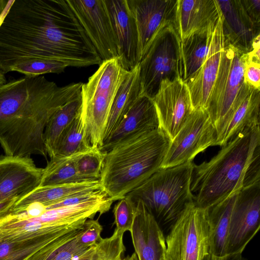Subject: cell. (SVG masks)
<instances>
[{
    "label": "cell",
    "instance_id": "7402d4cb",
    "mask_svg": "<svg viewBox=\"0 0 260 260\" xmlns=\"http://www.w3.org/2000/svg\"><path fill=\"white\" fill-rule=\"evenodd\" d=\"M220 14L217 0H177L173 25L182 40L216 23Z\"/></svg>",
    "mask_w": 260,
    "mask_h": 260
},
{
    "label": "cell",
    "instance_id": "ba28073f",
    "mask_svg": "<svg viewBox=\"0 0 260 260\" xmlns=\"http://www.w3.org/2000/svg\"><path fill=\"white\" fill-rule=\"evenodd\" d=\"M165 260H203L209 254L207 209L188 204L165 238Z\"/></svg>",
    "mask_w": 260,
    "mask_h": 260
},
{
    "label": "cell",
    "instance_id": "5b68a950",
    "mask_svg": "<svg viewBox=\"0 0 260 260\" xmlns=\"http://www.w3.org/2000/svg\"><path fill=\"white\" fill-rule=\"evenodd\" d=\"M193 165L191 161L160 168L127 196L134 202L141 201L159 224L171 225L194 202L190 188Z\"/></svg>",
    "mask_w": 260,
    "mask_h": 260
},
{
    "label": "cell",
    "instance_id": "7c38bea8",
    "mask_svg": "<svg viewBox=\"0 0 260 260\" xmlns=\"http://www.w3.org/2000/svg\"><path fill=\"white\" fill-rule=\"evenodd\" d=\"M260 182L241 190L232 213L226 254L242 253L259 230Z\"/></svg>",
    "mask_w": 260,
    "mask_h": 260
},
{
    "label": "cell",
    "instance_id": "9a60e30c",
    "mask_svg": "<svg viewBox=\"0 0 260 260\" xmlns=\"http://www.w3.org/2000/svg\"><path fill=\"white\" fill-rule=\"evenodd\" d=\"M43 169L30 156L0 155V203L26 195L40 184Z\"/></svg>",
    "mask_w": 260,
    "mask_h": 260
},
{
    "label": "cell",
    "instance_id": "6da1fadb",
    "mask_svg": "<svg viewBox=\"0 0 260 260\" xmlns=\"http://www.w3.org/2000/svg\"><path fill=\"white\" fill-rule=\"evenodd\" d=\"M39 60L68 67L102 60L67 0H14L0 27V69Z\"/></svg>",
    "mask_w": 260,
    "mask_h": 260
},
{
    "label": "cell",
    "instance_id": "ac0fdd59",
    "mask_svg": "<svg viewBox=\"0 0 260 260\" xmlns=\"http://www.w3.org/2000/svg\"><path fill=\"white\" fill-rule=\"evenodd\" d=\"M136 204L135 216L130 232L138 260H165V237L154 216L140 200Z\"/></svg>",
    "mask_w": 260,
    "mask_h": 260
},
{
    "label": "cell",
    "instance_id": "9c48e42d",
    "mask_svg": "<svg viewBox=\"0 0 260 260\" xmlns=\"http://www.w3.org/2000/svg\"><path fill=\"white\" fill-rule=\"evenodd\" d=\"M248 62L247 53L224 43L217 77L206 109L217 131V137L225 124L244 82L245 68Z\"/></svg>",
    "mask_w": 260,
    "mask_h": 260
},
{
    "label": "cell",
    "instance_id": "e0dca14e",
    "mask_svg": "<svg viewBox=\"0 0 260 260\" xmlns=\"http://www.w3.org/2000/svg\"><path fill=\"white\" fill-rule=\"evenodd\" d=\"M221 12L224 43L248 52L259 35L260 21L246 10L242 0L217 1Z\"/></svg>",
    "mask_w": 260,
    "mask_h": 260
},
{
    "label": "cell",
    "instance_id": "3957f363",
    "mask_svg": "<svg viewBox=\"0 0 260 260\" xmlns=\"http://www.w3.org/2000/svg\"><path fill=\"white\" fill-rule=\"evenodd\" d=\"M170 142L158 128L107 152L100 181L108 197L114 202L119 200L159 170Z\"/></svg>",
    "mask_w": 260,
    "mask_h": 260
},
{
    "label": "cell",
    "instance_id": "7bdbcfd3",
    "mask_svg": "<svg viewBox=\"0 0 260 260\" xmlns=\"http://www.w3.org/2000/svg\"><path fill=\"white\" fill-rule=\"evenodd\" d=\"M7 82L5 73L0 69V86Z\"/></svg>",
    "mask_w": 260,
    "mask_h": 260
},
{
    "label": "cell",
    "instance_id": "30bf717a",
    "mask_svg": "<svg viewBox=\"0 0 260 260\" xmlns=\"http://www.w3.org/2000/svg\"><path fill=\"white\" fill-rule=\"evenodd\" d=\"M217 131L206 110L192 111L175 138L170 141L161 168L192 161L207 148L215 146Z\"/></svg>",
    "mask_w": 260,
    "mask_h": 260
},
{
    "label": "cell",
    "instance_id": "4fadbf2b",
    "mask_svg": "<svg viewBox=\"0 0 260 260\" xmlns=\"http://www.w3.org/2000/svg\"><path fill=\"white\" fill-rule=\"evenodd\" d=\"M134 19L138 39V62L160 31L173 24L177 0H126Z\"/></svg>",
    "mask_w": 260,
    "mask_h": 260
},
{
    "label": "cell",
    "instance_id": "44dd1931",
    "mask_svg": "<svg viewBox=\"0 0 260 260\" xmlns=\"http://www.w3.org/2000/svg\"><path fill=\"white\" fill-rule=\"evenodd\" d=\"M44 76H24L0 86V131L7 125L31 99L50 83Z\"/></svg>",
    "mask_w": 260,
    "mask_h": 260
},
{
    "label": "cell",
    "instance_id": "d6986e66",
    "mask_svg": "<svg viewBox=\"0 0 260 260\" xmlns=\"http://www.w3.org/2000/svg\"><path fill=\"white\" fill-rule=\"evenodd\" d=\"M260 89L242 84L215 146H224L247 128L259 126Z\"/></svg>",
    "mask_w": 260,
    "mask_h": 260
},
{
    "label": "cell",
    "instance_id": "b9f144b4",
    "mask_svg": "<svg viewBox=\"0 0 260 260\" xmlns=\"http://www.w3.org/2000/svg\"><path fill=\"white\" fill-rule=\"evenodd\" d=\"M95 246L96 245L91 247L85 253L82 255L79 258L75 260H92L95 252Z\"/></svg>",
    "mask_w": 260,
    "mask_h": 260
},
{
    "label": "cell",
    "instance_id": "cb8c5ba5",
    "mask_svg": "<svg viewBox=\"0 0 260 260\" xmlns=\"http://www.w3.org/2000/svg\"><path fill=\"white\" fill-rule=\"evenodd\" d=\"M101 190L103 189L100 180L38 186L18 199L12 212L20 211L34 203L41 204L47 208L73 197Z\"/></svg>",
    "mask_w": 260,
    "mask_h": 260
},
{
    "label": "cell",
    "instance_id": "5bb4252c",
    "mask_svg": "<svg viewBox=\"0 0 260 260\" xmlns=\"http://www.w3.org/2000/svg\"><path fill=\"white\" fill-rule=\"evenodd\" d=\"M152 99L159 128L172 141L193 111L188 87L180 78L172 81L165 79Z\"/></svg>",
    "mask_w": 260,
    "mask_h": 260
},
{
    "label": "cell",
    "instance_id": "484cf974",
    "mask_svg": "<svg viewBox=\"0 0 260 260\" xmlns=\"http://www.w3.org/2000/svg\"><path fill=\"white\" fill-rule=\"evenodd\" d=\"M237 194L206 209L210 254L216 256L226 254L230 223Z\"/></svg>",
    "mask_w": 260,
    "mask_h": 260
},
{
    "label": "cell",
    "instance_id": "8fae6325",
    "mask_svg": "<svg viewBox=\"0 0 260 260\" xmlns=\"http://www.w3.org/2000/svg\"><path fill=\"white\" fill-rule=\"evenodd\" d=\"M102 61L120 57L107 0H67Z\"/></svg>",
    "mask_w": 260,
    "mask_h": 260
},
{
    "label": "cell",
    "instance_id": "4dcf8cb0",
    "mask_svg": "<svg viewBox=\"0 0 260 260\" xmlns=\"http://www.w3.org/2000/svg\"><path fill=\"white\" fill-rule=\"evenodd\" d=\"M91 147L80 112L60 135L54 156L69 157L85 152Z\"/></svg>",
    "mask_w": 260,
    "mask_h": 260
},
{
    "label": "cell",
    "instance_id": "8d00e7d4",
    "mask_svg": "<svg viewBox=\"0 0 260 260\" xmlns=\"http://www.w3.org/2000/svg\"><path fill=\"white\" fill-rule=\"evenodd\" d=\"M103 226L99 219H87L78 235V240L83 245L90 247L97 244L102 239Z\"/></svg>",
    "mask_w": 260,
    "mask_h": 260
},
{
    "label": "cell",
    "instance_id": "2e32d148",
    "mask_svg": "<svg viewBox=\"0 0 260 260\" xmlns=\"http://www.w3.org/2000/svg\"><path fill=\"white\" fill-rule=\"evenodd\" d=\"M224 47L221 14L215 27L208 53L200 68L185 83L189 91L193 110L207 109Z\"/></svg>",
    "mask_w": 260,
    "mask_h": 260
},
{
    "label": "cell",
    "instance_id": "f35d334b",
    "mask_svg": "<svg viewBox=\"0 0 260 260\" xmlns=\"http://www.w3.org/2000/svg\"><path fill=\"white\" fill-rule=\"evenodd\" d=\"M203 260H247L242 253L228 254L223 256H216L209 253Z\"/></svg>",
    "mask_w": 260,
    "mask_h": 260
},
{
    "label": "cell",
    "instance_id": "603a6c76",
    "mask_svg": "<svg viewBox=\"0 0 260 260\" xmlns=\"http://www.w3.org/2000/svg\"><path fill=\"white\" fill-rule=\"evenodd\" d=\"M120 46V59L131 70L138 63V39L134 19L126 0H107Z\"/></svg>",
    "mask_w": 260,
    "mask_h": 260
},
{
    "label": "cell",
    "instance_id": "60d3db41",
    "mask_svg": "<svg viewBox=\"0 0 260 260\" xmlns=\"http://www.w3.org/2000/svg\"><path fill=\"white\" fill-rule=\"evenodd\" d=\"M14 0H0V27Z\"/></svg>",
    "mask_w": 260,
    "mask_h": 260
},
{
    "label": "cell",
    "instance_id": "f546056e",
    "mask_svg": "<svg viewBox=\"0 0 260 260\" xmlns=\"http://www.w3.org/2000/svg\"><path fill=\"white\" fill-rule=\"evenodd\" d=\"M75 157V155L50 158L43 169L39 186L86 182L78 174Z\"/></svg>",
    "mask_w": 260,
    "mask_h": 260
},
{
    "label": "cell",
    "instance_id": "ee69618b",
    "mask_svg": "<svg viewBox=\"0 0 260 260\" xmlns=\"http://www.w3.org/2000/svg\"><path fill=\"white\" fill-rule=\"evenodd\" d=\"M122 260H138L136 253L134 252L131 255L122 258Z\"/></svg>",
    "mask_w": 260,
    "mask_h": 260
},
{
    "label": "cell",
    "instance_id": "74e56055",
    "mask_svg": "<svg viewBox=\"0 0 260 260\" xmlns=\"http://www.w3.org/2000/svg\"><path fill=\"white\" fill-rule=\"evenodd\" d=\"M244 81L260 89V62L251 61L246 64L244 73Z\"/></svg>",
    "mask_w": 260,
    "mask_h": 260
},
{
    "label": "cell",
    "instance_id": "1f68e13d",
    "mask_svg": "<svg viewBox=\"0 0 260 260\" xmlns=\"http://www.w3.org/2000/svg\"><path fill=\"white\" fill-rule=\"evenodd\" d=\"M106 155L99 147H93L76 154L75 166L79 175L85 181L100 180Z\"/></svg>",
    "mask_w": 260,
    "mask_h": 260
},
{
    "label": "cell",
    "instance_id": "ab89813d",
    "mask_svg": "<svg viewBox=\"0 0 260 260\" xmlns=\"http://www.w3.org/2000/svg\"><path fill=\"white\" fill-rule=\"evenodd\" d=\"M18 199V198L12 199L0 203V219L12 212Z\"/></svg>",
    "mask_w": 260,
    "mask_h": 260
},
{
    "label": "cell",
    "instance_id": "f1b7e54d",
    "mask_svg": "<svg viewBox=\"0 0 260 260\" xmlns=\"http://www.w3.org/2000/svg\"><path fill=\"white\" fill-rule=\"evenodd\" d=\"M81 106L80 95L62 106L48 122L44 133V140L47 154L50 158L54 156L60 135L79 114Z\"/></svg>",
    "mask_w": 260,
    "mask_h": 260
},
{
    "label": "cell",
    "instance_id": "836d02e7",
    "mask_svg": "<svg viewBox=\"0 0 260 260\" xmlns=\"http://www.w3.org/2000/svg\"><path fill=\"white\" fill-rule=\"evenodd\" d=\"M118 201L113 210L115 230L122 233L130 232L135 216L136 204L127 195Z\"/></svg>",
    "mask_w": 260,
    "mask_h": 260
},
{
    "label": "cell",
    "instance_id": "ffe728a7",
    "mask_svg": "<svg viewBox=\"0 0 260 260\" xmlns=\"http://www.w3.org/2000/svg\"><path fill=\"white\" fill-rule=\"evenodd\" d=\"M158 128L159 121L152 99L141 95L99 149L106 153L119 143Z\"/></svg>",
    "mask_w": 260,
    "mask_h": 260
},
{
    "label": "cell",
    "instance_id": "d4e9b609",
    "mask_svg": "<svg viewBox=\"0 0 260 260\" xmlns=\"http://www.w3.org/2000/svg\"><path fill=\"white\" fill-rule=\"evenodd\" d=\"M217 22L212 23L207 27L181 40L180 78L185 83L194 75L205 61Z\"/></svg>",
    "mask_w": 260,
    "mask_h": 260
},
{
    "label": "cell",
    "instance_id": "4316f807",
    "mask_svg": "<svg viewBox=\"0 0 260 260\" xmlns=\"http://www.w3.org/2000/svg\"><path fill=\"white\" fill-rule=\"evenodd\" d=\"M140 95L141 86L138 63L129 71L114 98L105 128L103 143L111 136Z\"/></svg>",
    "mask_w": 260,
    "mask_h": 260
},
{
    "label": "cell",
    "instance_id": "52a82bcc",
    "mask_svg": "<svg viewBox=\"0 0 260 260\" xmlns=\"http://www.w3.org/2000/svg\"><path fill=\"white\" fill-rule=\"evenodd\" d=\"M180 42L173 24L160 31L139 62L141 95L152 99L162 80L180 78Z\"/></svg>",
    "mask_w": 260,
    "mask_h": 260
},
{
    "label": "cell",
    "instance_id": "277c9868",
    "mask_svg": "<svg viewBox=\"0 0 260 260\" xmlns=\"http://www.w3.org/2000/svg\"><path fill=\"white\" fill-rule=\"evenodd\" d=\"M83 83L58 86L51 83L31 99L15 117L0 131L5 155L25 157L40 155L47 159L44 133L52 116L65 104L80 95Z\"/></svg>",
    "mask_w": 260,
    "mask_h": 260
},
{
    "label": "cell",
    "instance_id": "8992f818",
    "mask_svg": "<svg viewBox=\"0 0 260 260\" xmlns=\"http://www.w3.org/2000/svg\"><path fill=\"white\" fill-rule=\"evenodd\" d=\"M128 72L119 57L103 61L88 81L82 85L80 114L87 140L93 147L102 145L112 105Z\"/></svg>",
    "mask_w": 260,
    "mask_h": 260
},
{
    "label": "cell",
    "instance_id": "83f0119b",
    "mask_svg": "<svg viewBox=\"0 0 260 260\" xmlns=\"http://www.w3.org/2000/svg\"><path fill=\"white\" fill-rule=\"evenodd\" d=\"M80 220L61 231L25 240H12L0 237V260H27L42 248L61 235L83 226Z\"/></svg>",
    "mask_w": 260,
    "mask_h": 260
},
{
    "label": "cell",
    "instance_id": "d590c367",
    "mask_svg": "<svg viewBox=\"0 0 260 260\" xmlns=\"http://www.w3.org/2000/svg\"><path fill=\"white\" fill-rule=\"evenodd\" d=\"M68 66L66 64L55 61L39 60L15 67L16 71L27 76H37L48 73L59 74L63 72Z\"/></svg>",
    "mask_w": 260,
    "mask_h": 260
},
{
    "label": "cell",
    "instance_id": "e575fe53",
    "mask_svg": "<svg viewBox=\"0 0 260 260\" xmlns=\"http://www.w3.org/2000/svg\"><path fill=\"white\" fill-rule=\"evenodd\" d=\"M79 233L55 248L44 260H75L81 257L91 247H86L80 243Z\"/></svg>",
    "mask_w": 260,
    "mask_h": 260
},
{
    "label": "cell",
    "instance_id": "7a4b0ae2",
    "mask_svg": "<svg viewBox=\"0 0 260 260\" xmlns=\"http://www.w3.org/2000/svg\"><path fill=\"white\" fill-rule=\"evenodd\" d=\"M260 182V128H247L209 161L193 165L191 191L198 206L208 208Z\"/></svg>",
    "mask_w": 260,
    "mask_h": 260
},
{
    "label": "cell",
    "instance_id": "d6a6232c",
    "mask_svg": "<svg viewBox=\"0 0 260 260\" xmlns=\"http://www.w3.org/2000/svg\"><path fill=\"white\" fill-rule=\"evenodd\" d=\"M123 235L114 230L110 237L102 238L95 246L92 260H121L125 250Z\"/></svg>",
    "mask_w": 260,
    "mask_h": 260
}]
</instances>
